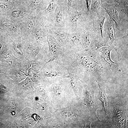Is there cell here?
Here are the masks:
<instances>
[{
    "instance_id": "cell-16",
    "label": "cell",
    "mask_w": 128,
    "mask_h": 128,
    "mask_svg": "<svg viewBox=\"0 0 128 128\" xmlns=\"http://www.w3.org/2000/svg\"><path fill=\"white\" fill-rule=\"evenodd\" d=\"M86 5L85 0H67L68 9H73L81 10Z\"/></svg>"
},
{
    "instance_id": "cell-23",
    "label": "cell",
    "mask_w": 128,
    "mask_h": 128,
    "mask_svg": "<svg viewBox=\"0 0 128 128\" xmlns=\"http://www.w3.org/2000/svg\"><path fill=\"white\" fill-rule=\"evenodd\" d=\"M22 14L21 12L18 9L13 10L12 12V15L14 18L18 17L21 16Z\"/></svg>"
},
{
    "instance_id": "cell-3",
    "label": "cell",
    "mask_w": 128,
    "mask_h": 128,
    "mask_svg": "<svg viewBox=\"0 0 128 128\" xmlns=\"http://www.w3.org/2000/svg\"><path fill=\"white\" fill-rule=\"evenodd\" d=\"M68 11L67 0H58L55 10L48 20L51 25L65 27Z\"/></svg>"
},
{
    "instance_id": "cell-11",
    "label": "cell",
    "mask_w": 128,
    "mask_h": 128,
    "mask_svg": "<svg viewBox=\"0 0 128 128\" xmlns=\"http://www.w3.org/2000/svg\"><path fill=\"white\" fill-rule=\"evenodd\" d=\"M83 34L80 32L69 33L66 45L63 48L73 49L82 48Z\"/></svg>"
},
{
    "instance_id": "cell-10",
    "label": "cell",
    "mask_w": 128,
    "mask_h": 128,
    "mask_svg": "<svg viewBox=\"0 0 128 128\" xmlns=\"http://www.w3.org/2000/svg\"><path fill=\"white\" fill-rule=\"evenodd\" d=\"M86 95L85 102L86 105L89 108L91 115L94 119L100 121L96 113L98 106L96 103L94 96V92L91 88L87 86H85Z\"/></svg>"
},
{
    "instance_id": "cell-30",
    "label": "cell",
    "mask_w": 128,
    "mask_h": 128,
    "mask_svg": "<svg viewBox=\"0 0 128 128\" xmlns=\"http://www.w3.org/2000/svg\"><path fill=\"white\" fill-rule=\"evenodd\" d=\"M2 47V45L0 43V51L1 50Z\"/></svg>"
},
{
    "instance_id": "cell-19",
    "label": "cell",
    "mask_w": 128,
    "mask_h": 128,
    "mask_svg": "<svg viewBox=\"0 0 128 128\" xmlns=\"http://www.w3.org/2000/svg\"><path fill=\"white\" fill-rule=\"evenodd\" d=\"M109 46V44L105 40H103L96 39L94 41V50H97L102 47Z\"/></svg>"
},
{
    "instance_id": "cell-9",
    "label": "cell",
    "mask_w": 128,
    "mask_h": 128,
    "mask_svg": "<svg viewBox=\"0 0 128 128\" xmlns=\"http://www.w3.org/2000/svg\"><path fill=\"white\" fill-rule=\"evenodd\" d=\"M101 7L114 21L116 28L119 30L121 23L119 17L120 5L117 3L109 4L105 2L102 4Z\"/></svg>"
},
{
    "instance_id": "cell-27",
    "label": "cell",
    "mask_w": 128,
    "mask_h": 128,
    "mask_svg": "<svg viewBox=\"0 0 128 128\" xmlns=\"http://www.w3.org/2000/svg\"><path fill=\"white\" fill-rule=\"evenodd\" d=\"M35 106L37 108L40 110H43L44 108V106L41 103L37 102L35 104Z\"/></svg>"
},
{
    "instance_id": "cell-20",
    "label": "cell",
    "mask_w": 128,
    "mask_h": 128,
    "mask_svg": "<svg viewBox=\"0 0 128 128\" xmlns=\"http://www.w3.org/2000/svg\"><path fill=\"white\" fill-rule=\"evenodd\" d=\"M105 2L109 4L117 3L120 5H128V0H105Z\"/></svg>"
},
{
    "instance_id": "cell-25",
    "label": "cell",
    "mask_w": 128,
    "mask_h": 128,
    "mask_svg": "<svg viewBox=\"0 0 128 128\" xmlns=\"http://www.w3.org/2000/svg\"><path fill=\"white\" fill-rule=\"evenodd\" d=\"M53 90L55 94H59L61 91L60 87L58 86H55L53 87Z\"/></svg>"
},
{
    "instance_id": "cell-29",
    "label": "cell",
    "mask_w": 128,
    "mask_h": 128,
    "mask_svg": "<svg viewBox=\"0 0 128 128\" xmlns=\"http://www.w3.org/2000/svg\"><path fill=\"white\" fill-rule=\"evenodd\" d=\"M9 106L11 110L14 109L15 108V105L13 103H10Z\"/></svg>"
},
{
    "instance_id": "cell-6",
    "label": "cell",
    "mask_w": 128,
    "mask_h": 128,
    "mask_svg": "<svg viewBox=\"0 0 128 128\" xmlns=\"http://www.w3.org/2000/svg\"><path fill=\"white\" fill-rule=\"evenodd\" d=\"M46 41L49 45L48 61L50 62L57 60L62 53V48L60 45L53 36L51 30L46 34Z\"/></svg>"
},
{
    "instance_id": "cell-26",
    "label": "cell",
    "mask_w": 128,
    "mask_h": 128,
    "mask_svg": "<svg viewBox=\"0 0 128 128\" xmlns=\"http://www.w3.org/2000/svg\"><path fill=\"white\" fill-rule=\"evenodd\" d=\"M85 0L87 11L89 13L91 0Z\"/></svg>"
},
{
    "instance_id": "cell-13",
    "label": "cell",
    "mask_w": 128,
    "mask_h": 128,
    "mask_svg": "<svg viewBox=\"0 0 128 128\" xmlns=\"http://www.w3.org/2000/svg\"><path fill=\"white\" fill-rule=\"evenodd\" d=\"M96 81L99 87L97 99L101 102L102 110L105 115H107L110 112V105L109 99L106 93L104 82L103 81Z\"/></svg>"
},
{
    "instance_id": "cell-15",
    "label": "cell",
    "mask_w": 128,
    "mask_h": 128,
    "mask_svg": "<svg viewBox=\"0 0 128 128\" xmlns=\"http://www.w3.org/2000/svg\"><path fill=\"white\" fill-rule=\"evenodd\" d=\"M91 28L83 34L82 48L84 49L94 50V41L96 39L93 34Z\"/></svg>"
},
{
    "instance_id": "cell-17",
    "label": "cell",
    "mask_w": 128,
    "mask_h": 128,
    "mask_svg": "<svg viewBox=\"0 0 128 128\" xmlns=\"http://www.w3.org/2000/svg\"><path fill=\"white\" fill-rule=\"evenodd\" d=\"M58 0H50L46 8L44 10L43 14L48 20L53 13L56 8Z\"/></svg>"
},
{
    "instance_id": "cell-31",
    "label": "cell",
    "mask_w": 128,
    "mask_h": 128,
    "mask_svg": "<svg viewBox=\"0 0 128 128\" xmlns=\"http://www.w3.org/2000/svg\"><path fill=\"white\" fill-rule=\"evenodd\" d=\"M1 1H7V0H0Z\"/></svg>"
},
{
    "instance_id": "cell-14",
    "label": "cell",
    "mask_w": 128,
    "mask_h": 128,
    "mask_svg": "<svg viewBox=\"0 0 128 128\" xmlns=\"http://www.w3.org/2000/svg\"><path fill=\"white\" fill-rule=\"evenodd\" d=\"M68 74L65 77L69 78L71 79L70 84L73 89L76 97L78 98L79 97V87L80 81L77 75L76 72L71 69L67 70Z\"/></svg>"
},
{
    "instance_id": "cell-1",
    "label": "cell",
    "mask_w": 128,
    "mask_h": 128,
    "mask_svg": "<svg viewBox=\"0 0 128 128\" xmlns=\"http://www.w3.org/2000/svg\"><path fill=\"white\" fill-rule=\"evenodd\" d=\"M61 64L76 72H82L94 77L96 81L103 82L111 71L103 62L97 50L82 48L64 50L61 57Z\"/></svg>"
},
{
    "instance_id": "cell-4",
    "label": "cell",
    "mask_w": 128,
    "mask_h": 128,
    "mask_svg": "<svg viewBox=\"0 0 128 128\" xmlns=\"http://www.w3.org/2000/svg\"><path fill=\"white\" fill-rule=\"evenodd\" d=\"M89 13L92 19V25L91 29L95 37L97 40H105L103 36V29L108 14L101 7L97 14L96 13Z\"/></svg>"
},
{
    "instance_id": "cell-22",
    "label": "cell",
    "mask_w": 128,
    "mask_h": 128,
    "mask_svg": "<svg viewBox=\"0 0 128 128\" xmlns=\"http://www.w3.org/2000/svg\"><path fill=\"white\" fill-rule=\"evenodd\" d=\"M63 116L65 117H70L74 116V113L70 111L66 110L63 111L61 113Z\"/></svg>"
},
{
    "instance_id": "cell-5",
    "label": "cell",
    "mask_w": 128,
    "mask_h": 128,
    "mask_svg": "<svg viewBox=\"0 0 128 128\" xmlns=\"http://www.w3.org/2000/svg\"><path fill=\"white\" fill-rule=\"evenodd\" d=\"M113 120L116 128H125L128 127V116L127 111L123 108L119 102L113 101Z\"/></svg>"
},
{
    "instance_id": "cell-24",
    "label": "cell",
    "mask_w": 128,
    "mask_h": 128,
    "mask_svg": "<svg viewBox=\"0 0 128 128\" xmlns=\"http://www.w3.org/2000/svg\"><path fill=\"white\" fill-rule=\"evenodd\" d=\"M22 84L24 87H29L32 84V82L30 79L27 77L23 82Z\"/></svg>"
},
{
    "instance_id": "cell-12",
    "label": "cell",
    "mask_w": 128,
    "mask_h": 128,
    "mask_svg": "<svg viewBox=\"0 0 128 128\" xmlns=\"http://www.w3.org/2000/svg\"><path fill=\"white\" fill-rule=\"evenodd\" d=\"M51 31L59 44L62 48L64 47L69 34L65 27H56L51 25Z\"/></svg>"
},
{
    "instance_id": "cell-21",
    "label": "cell",
    "mask_w": 128,
    "mask_h": 128,
    "mask_svg": "<svg viewBox=\"0 0 128 128\" xmlns=\"http://www.w3.org/2000/svg\"><path fill=\"white\" fill-rule=\"evenodd\" d=\"M35 20L33 18H31L27 22L26 27L28 30H31L33 27L35 25Z\"/></svg>"
},
{
    "instance_id": "cell-7",
    "label": "cell",
    "mask_w": 128,
    "mask_h": 128,
    "mask_svg": "<svg viewBox=\"0 0 128 128\" xmlns=\"http://www.w3.org/2000/svg\"><path fill=\"white\" fill-rule=\"evenodd\" d=\"M116 25L114 21L109 16L107 17L104 25L103 37L110 45L116 44L118 40L116 36Z\"/></svg>"
},
{
    "instance_id": "cell-2",
    "label": "cell",
    "mask_w": 128,
    "mask_h": 128,
    "mask_svg": "<svg viewBox=\"0 0 128 128\" xmlns=\"http://www.w3.org/2000/svg\"><path fill=\"white\" fill-rule=\"evenodd\" d=\"M92 25V17L87 11L86 5L81 9H68L65 27L69 33H84Z\"/></svg>"
},
{
    "instance_id": "cell-18",
    "label": "cell",
    "mask_w": 128,
    "mask_h": 128,
    "mask_svg": "<svg viewBox=\"0 0 128 128\" xmlns=\"http://www.w3.org/2000/svg\"><path fill=\"white\" fill-rule=\"evenodd\" d=\"M105 2V0H91L89 13H96L100 11L102 4Z\"/></svg>"
},
{
    "instance_id": "cell-8",
    "label": "cell",
    "mask_w": 128,
    "mask_h": 128,
    "mask_svg": "<svg viewBox=\"0 0 128 128\" xmlns=\"http://www.w3.org/2000/svg\"><path fill=\"white\" fill-rule=\"evenodd\" d=\"M113 49L111 46H104L98 49L102 60L107 65L108 69L111 72H121L119 64L115 63L111 60L110 52Z\"/></svg>"
},
{
    "instance_id": "cell-28",
    "label": "cell",
    "mask_w": 128,
    "mask_h": 128,
    "mask_svg": "<svg viewBox=\"0 0 128 128\" xmlns=\"http://www.w3.org/2000/svg\"><path fill=\"white\" fill-rule=\"evenodd\" d=\"M91 122V120H90L89 119H88L87 120L84 127H85L86 128H91L90 125Z\"/></svg>"
}]
</instances>
